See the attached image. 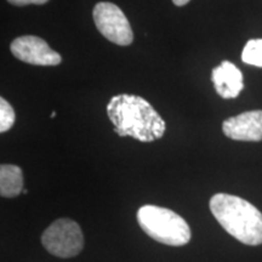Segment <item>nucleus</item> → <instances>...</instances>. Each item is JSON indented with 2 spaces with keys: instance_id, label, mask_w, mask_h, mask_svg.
Instances as JSON below:
<instances>
[{
  "instance_id": "f257e3e1",
  "label": "nucleus",
  "mask_w": 262,
  "mask_h": 262,
  "mask_svg": "<svg viewBox=\"0 0 262 262\" xmlns=\"http://www.w3.org/2000/svg\"><path fill=\"white\" fill-rule=\"evenodd\" d=\"M108 118L119 136H130L141 142L162 139L166 124L148 101L136 95H117L107 106Z\"/></svg>"
},
{
  "instance_id": "f03ea898",
  "label": "nucleus",
  "mask_w": 262,
  "mask_h": 262,
  "mask_svg": "<svg viewBox=\"0 0 262 262\" xmlns=\"http://www.w3.org/2000/svg\"><path fill=\"white\" fill-rule=\"evenodd\" d=\"M210 210L227 233L247 245L262 244V214L237 195L217 193L209 203Z\"/></svg>"
},
{
  "instance_id": "7ed1b4c3",
  "label": "nucleus",
  "mask_w": 262,
  "mask_h": 262,
  "mask_svg": "<svg viewBox=\"0 0 262 262\" xmlns=\"http://www.w3.org/2000/svg\"><path fill=\"white\" fill-rule=\"evenodd\" d=\"M137 221L143 232L158 243L182 247L191 241V228L175 211L157 205H143L137 211Z\"/></svg>"
},
{
  "instance_id": "20e7f679",
  "label": "nucleus",
  "mask_w": 262,
  "mask_h": 262,
  "mask_svg": "<svg viewBox=\"0 0 262 262\" xmlns=\"http://www.w3.org/2000/svg\"><path fill=\"white\" fill-rule=\"evenodd\" d=\"M41 243L49 253L61 258H71L84 248V235L77 222L71 219H58L45 229Z\"/></svg>"
},
{
  "instance_id": "39448f33",
  "label": "nucleus",
  "mask_w": 262,
  "mask_h": 262,
  "mask_svg": "<svg viewBox=\"0 0 262 262\" xmlns=\"http://www.w3.org/2000/svg\"><path fill=\"white\" fill-rule=\"evenodd\" d=\"M94 21L98 32L108 40L120 47H127L134 40L131 26L119 9L112 3H98L94 9Z\"/></svg>"
},
{
  "instance_id": "423d86ee",
  "label": "nucleus",
  "mask_w": 262,
  "mask_h": 262,
  "mask_svg": "<svg viewBox=\"0 0 262 262\" xmlns=\"http://www.w3.org/2000/svg\"><path fill=\"white\" fill-rule=\"evenodd\" d=\"M11 52L19 61L34 66H56L62 61L58 52L52 50L47 41L35 35L16 38L11 42Z\"/></svg>"
},
{
  "instance_id": "0eeeda50",
  "label": "nucleus",
  "mask_w": 262,
  "mask_h": 262,
  "mask_svg": "<svg viewBox=\"0 0 262 262\" xmlns=\"http://www.w3.org/2000/svg\"><path fill=\"white\" fill-rule=\"evenodd\" d=\"M222 131L228 139L235 141H262V111H249L228 118L222 124Z\"/></svg>"
},
{
  "instance_id": "6e6552de",
  "label": "nucleus",
  "mask_w": 262,
  "mask_h": 262,
  "mask_svg": "<svg viewBox=\"0 0 262 262\" xmlns=\"http://www.w3.org/2000/svg\"><path fill=\"white\" fill-rule=\"evenodd\" d=\"M211 81L222 98H235L243 90V74L229 61L221 62L211 72Z\"/></svg>"
},
{
  "instance_id": "1a4fd4ad",
  "label": "nucleus",
  "mask_w": 262,
  "mask_h": 262,
  "mask_svg": "<svg viewBox=\"0 0 262 262\" xmlns=\"http://www.w3.org/2000/svg\"><path fill=\"white\" fill-rule=\"evenodd\" d=\"M24 192V172L19 166L3 164L0 166V194L15 198Z\"/></svg>"
},
{
  "instance_id": "9d476101",
  "label": "nucleus",
  "mask_w": 262,
  "mask_h": 262,
  "mask_svg": "<svg viewBox=\"0 0 262 262\" xmlns=\"http://www.w3.org/2000/svg\"><path fill=\"white\" fill-rule=\"evenodd\" d=\"M242 61L262 68V39H251L247 42L242 52Z\"/></svg>"
},
{
  "instance_id": "9b49d317",
  "label": "nucleus",
  "mask_w": 262,
  "mask_h": 262,
  "mask_svg": "<svg viewBox=\"0 0 262 262\" xmlns=\"http://www.w3.org/2000/svg\"><path fill=\"white\" fill-rule=\"evenodd\" d=\"M15 111L4 97L0 98V133L11 129L15 123Z\"/></svg>"
},
{
  "instance_id": "f8f14e48",
  "label": "nucleus",
  "mask_w": 262,
  "mask_h": 262,
  "mask_svg": "<svg viewBox=\"0 0 262 262\" xmlns=\"http://www.w3.org/2000/svg\"><path fill=\"white\" fill-rule=\"evenodd\" d=\"M8 2L16 6H25V5H31V4L42 5L45 4V3H48L49 0H8Z\"/></svg>"
},
{
  "instance_id": "ddd939ff",
  "label": "nucleus",
  "mask_w": 262,
  "mask_h": 262,
  "mask_svg": "<svg viewBox=\"0 0 262 262\" xmlns=\"http://www.w3.org/2000/svg\"><path fill=\"white\" fill-rule=\"evenodd\" d=\"M172 3L178 6H183L187 4V3H189V0H172Z\"/></svg>"
},
{
  "instance_id": "4468645a",
  "label": "nucleus",
  "mask_w": 262,
  "mask_h": 262,
  "mask_svg": "<svg viewBox=\"0 0 262 262\" xmlns=\"http://www.w3.org/2000/svg\"><path fill=\"white\" fill-rule=\"evenodd\" d=\"M55 116H56V113L52 112V113H51V118H55Z\"/></svg>"
}]
</instances>
